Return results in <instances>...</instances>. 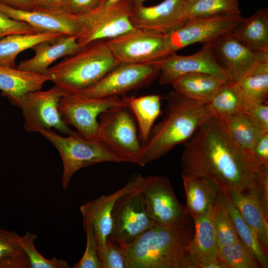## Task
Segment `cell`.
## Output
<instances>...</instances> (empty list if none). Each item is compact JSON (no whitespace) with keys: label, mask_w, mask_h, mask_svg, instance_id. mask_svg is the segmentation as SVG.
<instances>
[{"label":"cell","mask_w":268,"mask_h":268,"mask_svg":"<svg viewBox=\"0 0 268 268\" xmlns=\"http://www.w3.org/2000/svg\"><path fill=\"white\" fill-rule=\"evenodd\" d=\"M184 145L182 177L206 176L223 192L243 191L258 184L268 174V167L242 148L215 115Z\"/></svg>","instance_id":"1"},{"label":"cell","mask_w":268,"mask_h":268,"mask_svg":"<svg viewBox=\"0 0 268 268\" xmlns=\"http://www.w3.org/2000/svg\"><path fill=\"white\" fill-rule=\"evenodd\" d=\"M194 232L190 214L178 226L154 225L124 249L126 268H198L191 250Z\"/></svg>","instance_id":"2"},{"label":"cell","mask_w":268,"mask_h":268,"mask_svg":"<svg viewBox=\"0 0 268 268\" xmlns=\"http://www.w3.org/2000/svg\"><path fill=\"white\" fill-rule=\"evenodd\" d=\"M162 120L153 127L146 143L142 146L137 164L144 166L184 144L212 114L207 104L189 99L174 90L166 93Z\"/></svg>","instance_id":"3"},{"label":"cell","mask_w":268,"mask_h":268,"mask_svg":"<svg viewBox=\"0 0 268 268\" xmlns=\"http://www.w3.org/2000/svg\"><path fill=\"white\" fill-rule=\"evenodd\" d=\"M120 63L106 40L91 42L76 53L64 57L47 69L45 75L65 91L78 93L101 80Z\"/></svg>","instance_id":"4"},{"label":"cell","mask_w":268,"mask_h":268,"mask_svg":"<svg viewBox=\"0 0 268 268\" xmlns=\"http://www.w3.org/2000/svg\"><path fill=\"white\" fill-rule=\"evenodd\" d=\"M39 133L53 144L60 155L63 164V190H66L73 175L82 168L105 162H126L101 141L85 138L78 132L67 136L52 130H42Z\"/></svg>","instance_id":"5"},{"label":"cell","mask_w":268,"mask_h":268,"mask_svg":"<svg viewBox=\"0 0 268 268\" xmlns=\"http://www.w3.org/2000/svg\"><path fill=\"white\" fill-rule=\"evenodd\" d=\"M96 139L122 157L136 164L142 146L134 115L125 106L107 109L99 116Z\"/></svg>","instance_id":"6"},{"label":"cell","mask_w":268,"mask_h":268,"mask_svg":"<svg viewBox=\"0 0 268 268\" xmlns=\"http://www.w3.org/2000/svg\"><path fill=\"white\" fill-rule=\"evenodd\" d=\"M134 7L130 0L106 5L77 16L82 29L77 38L81 47L97 40L111 39L133 30L131 17Z\"/></svg>","instance_id":"7"},{"label":"cell","mask_w":268,"mask_h":268,"mask_svg":"<svg viewBox=\"0 0 268 268\" xmlns=\"http://www.w3.org/2000/svg\"><path fill=\"white\" fill-rule=\"evenodd\" d=\"M66 92L55 84L48 90L40 89L25 94L18 105L24 120V130L39 133L54 129L66 135L75 132L64 122L59 110V101Z\"/></svg>","instance_id":"8"},{"label":"cell","mask_w":268,"mask_h":268,"mask_svg":"<svg viewBox=\"0 0 268 268\" xmlns=\"http://www.w3.org/2000/svg\"><path fill=\"white\" fill-rule=\"evenodd\" d=\"M205 44L230 82H237L253 72L268 69V53L249 49L232 32Z\"/></svg>","instance_id":"9"},{"label":"cell","mask_w":268,"mask_h":268,"mask_svg":"<svg viewBox=\"0 0 268 268\" xmlns=\"http://www.w3.org/2000/svg\"><path fill=\"white\" fill-rule=\"evenodd\" d=\"M106 42L120 64L146 63L172 53L166 35L147 29L134 28Z\"/></svg>","instance_id":"10"},{"label":"cell","mask_w":268,"mask_h":268,"mask_svg":"<svg viewBox=\"0 0 268 268\" xmlns=\"http://www.w3.org/2000/svg\"><path fill=\"white\" fill-rule=\"evenodd\" d=\"M159 74V68L151 63H122L95 84L76 93L91 98L119 97L150 85Z\"/></svg>","instance_id":"11"},{"label":"cell","mask_w":268,"mask_h":268,"mask_svg":"<svg viewBox=\"0 0 268 268\" xmlns=\"http://www.w3.org/2000/svg\"><path fill=\"white\" fill-rule=\"evenodd\" d=\"M111 239L124 249L156 224L148 216L140 187L120 197L112 212Z\"/></svg>","instance_id":"12"},{"label":"cell","mask_w":268,"mask_h":268,"mask_svg":"<svg viewBox=\"0 0 268 268\" xmlns=\"http://www.w3.org/2000/svg\"><path fill=\"white\" fill-rule=\"evenodd\" d=\"M125 106L121 97L91 98L78 93L67 92L60 99L59 110L64 122L76 129L88 139H96L97 118L108 108Z\"/></svg>","instance_id":"13"},{"label":"cell","mask_w":268,"mask_h":268,"mask_svg":"<svg viewBox=\"0 0 268 268\" xmlns=\"http://www.w3.org/2000/svg\"><path fill=\"white\" fill-rule=\"evenodd\" d=\"M148 216L156 224L178 226L189 215L178 201L169 179L163 176L144 177L140 187Z\"/></svg>","instance_id":"14"},{"label":"cell","mask_w":268,"mask_h":268,"mask_svg":"<svg viewBox=\"0 0 268 268\" xmlns=\"http://www.w3.org/2000/svg\"><path fill=\"white\" fill-rule=\"evenodd\" d=\"M241 14L194 18L185 20L166 35L171 53L197 43H209L232 32L243 20Z\"/></svg>","instance_id":"15"},{"label":"cell","mask_w":268,"mask_h":268,"mask_svg":"<svg viewBox=\"0 0 268 268\" xmlns=\"http://www.w3.org/2000/svg\"><path fill=\"white\" fill-rule=\"evenodd\" d=\"M159 69V82L162 85H171L181 76L188 73H204L213 75L224 82L228 78L219 66L209 46L203 44L196 53L188 56L172 53L150 62Z\"/></svg>","instance_id":"16"},{"label":"cell","mask_w":268,"mask_h":268,"mask_svg":"<svg viewBox=\"0 0 268 268\" xmlns=\"http://www.w3.org/2000/svg\"><path fill=\"white\" fill-rule=\"evenodd\" d=\"M144 177L139 173H134L123 188L110 195L86 201L80 206L83 218L88 220L93 228L100 260L104 252L106 239L112 232V212L115 202L123 195L139 188Z\"/></svg>","instance_id":"17"},{"label":"cell","mask_w":268,"mask_h":268,"mask_svg":"<svg viewBox=\"0 0 268 268\" xmlns=\"http://www.w3.org/2000/svg\"><path fill=\"white\" fill-rule=\"evenodd\" d=\"M0 10L12 19L27 23L38 33L78 36L82 26L78 16L67 11L13 8L0 3Z\"/></svg>","instance_id":"18"},{"label":"cell","mask_w":268,"mask_h":268,"mask_svg":"<svg viewBox=\"0 0 268 268\" xmlns=\"http://www.w3.org/2000/svg\"><path fill=\"white\" fill-rule=\"evenodd\" d=\"M186 0H164L150 6H134L131 21L135 28L151 30L167 35L185 20L183 9Z\"/></svg>","instance_id":"19"},{"label":"cell","mask_w":268,"mask_h":268,"mask_svg":"<svg viewBox=\"0 0 268 268\" xmlns=\"http://www.w3.org/2000/svg\"><path fill=\"white\" fill-rule=\"evenodd\" d=\"M243 218L255 232L268 254V205L264 201L258 184L243 191L227 192Z\"/></svg>","instance_id":"20"},{"label":"cell","mask_w":268,"mask_h":268,"mask_svg":"<svg viewBox=\"0 0 268 268\" xmlns=\"http://www.w3.org/2000/svg\"><path fill=\"white\" fill-rule=\"evenodd\" d=\"M76 36L62 35L35 45L31 49L35 55L31 59L20 62L17 68L45 74L50 66L61 58L73 55L81 47Z\"/></svg>","instance_id":"21"},{"label":"cell","mask_w":268,"mask_h":268,"mask_svg":"<svg viewBox=\"0 0 268 268\" xmlns=\"http://www.w3.org/2000/svg\"><path fill=\"white\" fill-rule=\"evenodd\" d=\"M47 77L16 68L0 66V90L9 102L18 107L21 98L27 93L41 89Z\"/></svg>","instance_id":"22"},{"label":"cell","mask_w":268,"mask_h":268,"mask_svg":"<svg viewBox=\"0 0 268 268\" xmlns=\"http://www.w3.org/2000/svg\"><path fill=\"white\" fill-rule=\"evenodd\" d=\"M215 204L210 207L203 214L193 218L195 232L191 244V253L198 264V268L218 257V247L216 242L213 215Z\"/></svg>","instance_id":"23"},{"label":"cell","mask_w":268,"mask_h":268,"mask_svg":"<svg viewBox=\"0 0 268 268\" xmlns=\"http://www.w3.org/2000/svg\"><path fill=\"white\" fill-rule=\"evenodd\" d=\"M185 190L188 213L193 218L198 217L215 204L221 192L219 186L204 176L182 177Z\"/></svg>","instance_id":"24"},{"label":"cell","mask_w":268,"mask_h":268,"mask_svg":"<svg viewBox=\"0 0 268 268\" xmlns=\"http://www.w3.org/2000/svg\"><path fill=\"white\" fill-rule=\"evenodd\" d=\"M121 98L135 118L142 146L147 142L153 124L161 114L162 97L159 94H151L139 97L124 95Z\"/></svg>","instance_id":"25"},{"label":"cell","mask_w":268,"mask_h":268,"mask_svg":"<svg viewBox=\"0 0 268 268\" xmlns=\"http://www.w3.org/2000/svg\"><path fill=\"white\" fill-rule=\"evenodd\" d=\"M225 82L209 74L193 73L181 76L171 85L185 97L208 104Z\"/></svg>","instance_id":"26"},{"label":"cell","mask_w":268,"mask_h":268,"mask_svg":"<svg viewBox=\"0 0 268 268\" xmlns=\"http://www.w3.org/2000/svg\"><path fill=\"white\" fill-rule=\"evenodd\" d=\"M232 33L249 49L268 53V9H259L250 17L244 18Z\"/></svg>","instance_id":"27"},{"label":"cell","mask_w":268,"mask_h":268,"mask_svg":"<svg viewBox=\"0 0 268 268\" xmlns=\"http://www.w3.org/2000/svg\"><path fill=\"white\" fill-rule=\"evenodd\" d=\"M216 203L223 208L232 219L239 238L252 252L261 268H268V254L259 242L252 228L243 218L227 192L221 191Z\"/></svg>","instance_id":"28"},{"label":"cell","mask_w":268,"mask_h":268,"mask_svg":"<svg viewBox=\"0 0 268 268\" xmlns=\"http://www.w3.org/2000/svg\"><path fill=\"white\" fill-rule=\"evenodd\" d=\"M63 34L52 33L11 34L0 38V66L16 68L15 59L21 52L42 41Z\"/></svg>","instance_id":"29"},{"label":"cell","mask_w":268,"mask_h":268,"mask_svg":"<svg viewBox=\"0 0 268 268\" xmlns=\"http://www.w3.org/2000/svg\"><path fill=\"white\" fill-rule=\"evenodd\" d=\"M241 14L238 0H186L184 20L222 15Z\"/></svg>","instance_id":"30"},{"label":"cell","mask_w":268,"mask_h":268,"mask_svg":"<svg viewBox=\"0 0 268 268\" xmlns=\"http://www.w3.org/2000/svg\"><path fill=\"white\" fill-rule=\"evenodd\" d=\"M221 119L236 143L245 151L253 154L254 144L263 132L249 115L245 112H242Z\"/></svg>","instance_id":"31"},{"label":"cell","mask_w":268,"mask_h":268,"mask_svg":"<svg viewBox=\"0 0 268 268\" xmlns=\"http://www.w3.org/2000/svg\"><path fill=\"white\" fill-rule=\"evenodd\" d=\"M212 114L224 119L242 112L241 95L237 82H225L207 104Z\"/></svg>","instance_id":"32"},{"label":"cell","mask_w":268,"mask_h":268,"mask_svg":"<svg viewBox=\"0 0 268 268\" xmlns=\"http://www.w3.org/2000/svg\"><path fill=\"white\" fill-rule=\"evenodd\" d=\"M237 83L245 112L251 106L268 101V69L253 72Z\"/></svg>","instance_id":"33"},{"label":"cell","mask_w":268,"mask_h":268,"mask_svg":"<svg viewBox=\"0 0 268 268\" xmlns=\"http://www.w3.org/2000/svg\"><path fill=\"white\" fill-rule=\"evenodd\" d=\"M17 233L0 228V268H28L29 261Z\"/></svg>","instance_id":"34"},{"label":"cell","mask_w":268,"mask_h":268,"mask_svg":"<svg viewBox=\"0 0 268 268\" xmlns=\"http://www.w3.org/2000/svg\"><path fill=\"white\" fill-rule=\"evenodd\" d=\"M218 257L227 268H261L252 252L240 239L219 248Z\"/></svg>","instance_id":"35"},{"label":"cell","mask_w":268,"mask_h":268,"mask_svg":"<svg viewBox=\"0 0 268 268\" xmlns=\"http://www.w3.org/2000/svg\"><path fill=\"white\" fill-rule=\"evenodd\" d=\"M37 235L27 231L20 237L22 248L26 255L29 261L28 268H69L70 266L67 262L53 257L47 259L36 249L35 242Z\"/></svg>","instance_id":"36"},{"label":"cell","mask_w":268,"mask_h":268,"mask_svg":"<svg viewBox=\"0 0 268 268\" xmlns=\"http://www.w3.org/2000/svg\"><path fill=\"white\" fill-rule=\"evenodd\" d=\"M213 224L218 249L240 239L232 219L226 210L216 203Z\"/></svg>","instance_id":"37"},{"label":"cell","mask_w":268,"mask_h":268,"mask_svg":"<svg viewBox=\"0 0 268 268\" xmlns=\"http://www.w3.org/2000/svg\"><path fill=\"white\" fill-rule=\"evenodd\" d=\"M83 227L86 234V248L80 260L73 268H103L99 257L93 228L91 223L83 219Z\"/></svg>","instance_id":"38"},{"label":"cell","mask_w":268,"mask_h":268,"mask_svg":"<svg viewBox=\"0 0 268 268\" xmlns=\"http://www.w3.org/2000/svg\"><path fill=\"white\" fill-rule=\"evenodd\" d=\"M100 261L103 268H126L124 249L108 237Z\"/></svg>","instance_id":"39"},{"label":"cell","mask_w":268,"mask_h":268,"mask_svg":"<svg viewBox=\"0 0 268 268\" xmlns=\"http://www.w3.org/2000/svg\"><path fill=\"white\" fill-rule=\"evenodd\" d=\"M35 33H39L27 23L12 19L0 10V38L11 34Z\"/></svg>","instance_id":"40"},{"label":"cell","mask_w":268,"mask_h":268,"mask_svg":"<svg viewBox=\"0 0 268 268\" xmlns=\"http://www.w3.org/2000/svg\"><path fill=\"white\" fill-rule=\"evenodd\" d=\"M245 112L262 132H268V101L251 106Z\"/></svg>","instance_id":"41"},{"label":"cell","mask_w":268,"mask_h":268,"mask_svg":"<svg viewBox=\"0 0 268 268\" xmlns=\"http://www.w3.org/2000/svg\"><path fill=\"white\" fill-rule=\"evenodd\" d=\"M103 0H67V8L71 13L81 15L97 8Z\"/></svg>","instance_id":"42"},{"label":"cell","mask_w":268,"mask_h":268,"mask_svg":"<svg viewBox=\"0 0 268 268\" xmlns=\"http://www.w3.org/2000/svg\"><path fill=\"white\" fill-rule=\"evenodd\" d=\"M253 153L263 164L268 167V132L259 135L254 144Z\"/></svg>","instance_id":"43"},{"label":"cell","mask_w":268,"mask_h":268,"mask_svg":"<svg viewBox=\"0 0 268 268\" xmlns=\"http://www.w3.org/2000/svg\"><path fill=\"white\" fill-rule=\"evenodd\" d=\"M32 1L36 8L68 11L67 8V0H32Z\"/></svg>","instance_id":"44"},{"label":"cell","mask_w":268,"mask_h":268,"mask_svg":"<svg viewBox=\"0 0 268 268\" xmlns=\"http://www.w3.org/2000/svg\"><path fill=\"white\" fill-rule=\"evenodd\" d=\"M0 3L21 10H30L36 8L32 0H0Z\"/></svg>","instance_id":"45"},{"label":"cell","mask_w":268,"mask_h":268,"mask_svg":"<svg viewBox=\"0 0 268 268\" xmlns=\"http://www.w3.org/2000/svg\"><path fill=\"white\" fill-rule=\"evenodd\" d=\"M124 0H103L100 5H106L115 3ZM134 6H140L144 4V2L148 0H130Z\"/></svg>","instance_id":"46"}]
</instances>
